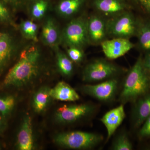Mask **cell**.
<instances>
[{
	"label": "cell",
	"instance_id": "cell-1",
	"mask_svg": "<svg viewBox=\"0 0 150 150\" xmlns=\"http://www.w3.org/2000/svg\"><path fill=\"white\" fill-rule=\"evenodd\" d=\"M41 59L40 48L35 45L28 46L21 52L18 62L7 74L4 84L23 87L30 83L39 73Z\"/></svg>",
	"mask_w": 150,
	"mask_h": 150
},
{
	"label": "cell",
	"instance_id": "cell-2",
	"mask_svg": "<svg viewBox=\"0 0 150 150\" xmlns=\"http://www.w3.org/2000/svg\"><path fill=\"white\" fill-rule=\"evenodd\" d=\"M141 54L126 76L119 97L123 104L134 103L140 97L150 91V76L143 66Z\"/></svg>",
	"mask_w": 150,
	"mask_h": 150
},
{
	"label": "cell",
	"instance_id": "cell-3",
	"mask_svg": "<svg viewBox=\"0 0 150 150\" xmlns=\"http://www.w3.org/2000/svg\"><path fill=\"white\" fill-rule=\"evenodd\" d=\"M101 135L81 131L64 132L54 137V142L60 146L72 149H88L93 148L102 142Z\"/></svg>",
	"mask_w": 150,
	"mask_h": 150
},
{
	"label": "cell",
	"instance_id": "cell-4",
	"mask_svg": "<svg viewBox=\"0 0 150 150\" xmlns=\"http://www.w3.org/2000/svg\"><path fill=\"white\" fill-rule=\"evenodd\" d=\"M88 19L79 17L71 21L61 33V43L68 48L83 49L90 43L88 33Z\"/></svg>",
	"mask_w": 150,
	"mask_h": 150
},
{
	"label": "cell",
	"instance_id": "cell-5",
	"mask_svg": "<svg viewBox=\"0 0 150 150\" xmlns=\"http://www.w3.org/2000/svg\"><path fill=\"white\" fill-rule=\"evenodd\" d=\"M107 35L129 39L136 35L137 18L129 11L111 17L106 21Z\"/></svg>",
	"mask_w": 150,
	"mask_h": 150
},
{
	"label": "cell",
	"instance_id": "cell-6",
	"mask_svg": "<svg viewBox=\"0 0 150 150\" xmlns=\"http://www.w3.org/2000/svg\"><path fill=\"white\" fill-rule=\"evenodd\" d=\"M119 72V68L112 63L103 59H96L85 67L82 79L87 83L102 81L113 78Z\"/></svg>",
	"mask_w": 150,
	"mask_h": 150
},
{
	"label": "cell",
	"instance_id": "cell-7",
	"mask_svg": "<svg viewBox=\"0 0 150 150\" xmlns=\"http://www.w3.org/2000/svg\"><path fill=\"white\" fill-rule=\"evenodd\" d=\"M119 82L115 78L109 79L97 84H86L82 87V91L103 102L111 101L115 97Z\"/></svg>",
	"mask_w": 150,
	"mask_h": 150
},
{
	"label": "cell",
	"instance_id": "cell-8",
	"mask_svg": "<svg viewBox=\"0 0 150 150\" xmlns=\"http://www.w3.org/2000/svg\"><path fill=\"white\" fill-rule=\"evenodd\" d=\"M95 109L94 106L90 104L64 105L57 109L56 118L60 123H73L90 115Z\"/></svg>",
	"mask_w": 150,
	"mask_h": 150
},
{
	"label": "cell",
	"instance_id": "cell-9",
	"mask_svg": "<svg viewBox=\"0 0 150 150\" xmlns=\"http://www.w3.org/2000/svg\"><path fill=\"white\" fill-rule=\"evenodd\" d=\"M100 44L105 55L110 60L124 56L135 46L129 39L120 38L104 40Z\"/></svg>",
	"mask_w": 150,
	"mask_h": 150
},
{
	"label": "cell",
	"instance_id": "cell-10",
	"mask_svg": "<svg viewBox=\"0 0 150 150\" xmlns=\"http://www.w3.org/2000/svg\"><path fill=\"white\" fill-rule=\"evenodd\" d=\"M133 103L132 126L137 132L150 115V91L140 97Z\"/></svg>",
	"mask_w": 150,
	"mask_h": 150
},
{
	"label": "cell",
	"instance_id": "cell-11",
	"mask_svg": "<svg viewBox=\"0 0 150 150\" xmlns=\"http://www.w3.org/2000/svg\"><path fill=\"white\" fill-rule=\"evenodd\" d=\"M61 33L56 21L49 17L44 22L41 32V39L46 46L54 50L59 48L61 43Z\"/></svg>",
	"mask_w": 150,
	"mask_h": 150
},
{
	"label": "cell",
	"instance_id": "cell-12",
	"mask_svg": "<svg viewBox=\"0 0 150 150\" xmlns=\"http://www.w3.org/2000/svg\"><path fill=\"white\" fill-rule=\"evenodd\" d=\"M88 33L90 43H100L107 35L106 21L101 17L92 16L88 19Z\"/></svg>",
	"mask_w": 150,
	"mask_h": 150
},
{
	"label": "cell",
	"instance_id": "cell-13",
	"mask_svg": "<svg viewBox=\"0 0 150 150\" xmlns=\"http://www.w3.org/2000/svg\"><path fill=\"white\" fill-rule=\"evenodd\" d=\"M126 117L123 104L106 112L100 121L106 128L107 131V140L114 134L122 123Z\"/></svg>",
	"mask_w": 150,
	"mask_h": 150
},
{
	"label": "cell",
	"instance_id": "cell-14",
	"mask_svg": "<svg viewBox=\"0 0 150 150\" xmlns=\"http://www.w3.org/2000/svg\"><path fill=\"white\" fill-rule=\"evenodd\" d=\"M93 4L100 13L110 17L128 11L129 8L125 0H93Z\"/></svg>",
	"mask_w": 150,
	"mask_h": 150
},
{
	"label": "cell",
	"instance_id": "cell-15",
	"mask_svg": "<svg viewBox=\"0 0 150 150\" xmlns=\"http://www.w3.org/2000/svg\"><path fill=\"white\" fill-rule=\"evenodd\" d=\"M32 121L29 115L23 118L17 135L18 148L20 150H31L34 146Z\"/></svg>",
	"mask_w": 150,
	"mask_h": 150
},
{
	"label": "cell",
	"instance_id": "cell-16",
	"mask_svg": "<svg viewBox=\"0 0 150 150\" xmlns=\"http://www.w3.org/2000/svg\"><path fill=\"white\" fill-rule=\"evenodd\" d=\"M138 47L144 53H150V20L137 18L136 35Z\"/></svg>",
	"mask_w": 150,
	"mask_h": 150
},
{
	"label": "cell",
	"instance_id": "cell-17",
	"mask_svg": "<svg viewBox=\"0 0 150 150\" xmlns=\"http://www.w3.org/2000/svg\"><path fill=\"white\" fill-rule=\"evenodd\" d=\"M50 93L51 98L60 101L74 102L80 99L74 89L64 81L59 82L54 88H50Z\"/></svg>",
	"mask_w": 150,
	"mask_h": 150
},
{
	"label": "cell",
	"instance_id": "cell-18",
	"mask_svg": "<svg viewBox=\"0 0 150 150\" xmlns=\"http://www.w3.org/2000/svg\"><path fill=\"white\" fill-rule=\"evenodd\" d=\"M14 47L11 35L7 32H0V72L3 71L10 61Z\"/></svg>",
	"mask_w": 150,
	"mask_h": 150
},
{
	"label": "cell",
	"instance_id": "cell-19",
	"mask_svg": "<svg viewBox=\"0 0 150 150\" xmlns=\"http://www.w3.org/2000/svg\"><path fill=\"white\" fill-rule=\"evenodd\" d=\"M86 2V0H59L55 10L60 16L67 18L78 13Z\"/></svg>",
	"mask_w": 150,
	"mask_h": 150
},
{
	"label": "cell",
	"instance_id": "cell-20",
	"mask_svg": "<svg viewBox=\"0 0 150 150\" xmlns=\"http://www.w3.org/2000/svg\"><path fill=\"white\" fill-rule=\"evenodd\" d=\"M51 0H27L25 8L29 11L33 19L40 20L45 15L51 5Z\"/></svg>",
	"mask_w": 150,
	"mask_h": 150
},
{
	"label": "cell",
	"instance_id": "cell-21",
	"mask_svg": "<svg viewBox=\"0 0 150 150\" xmlns=\"http://www.w3.org/2000/svg\"><path fill=\"white\" fill-rule=\"evenodd\" d=\"M50 88L43 87L39 89L34 94L33 98L32 105L35 112H43L48 106L51 98L50 93Z\"/></svg>",
	"mask_w": 150,
	"mask_h": 150
},
{
	"label": "cell",
	"instance_id": "cell-22",
	"mask_svg": "<svg viewBox=\"0 0 150 150\" xmlns=\"http://www.w3.org/2000/svg\"><path fill=\"white\" fill-rule=\"evenodd\" d=\"M57 65L60 72L64 76H70L74 71L73 62L67 55L59 50L56 49Z\"/></svg>",
	"mask_w": 150,
	"mask_h": 150
},
{
	"label": "cell",
	"instance_id": "cell-23",
	"mask_svg": "<svg viewBox=\"0 0 150 150\" xmlns=\"http://www.w3.org/2000/svg\"><path fill=\"white\" fill-rule=\"evenodd\" d=\"M20 29L23 37L34 42L38 41V27L34 22L30 20L22 21L20 24Z\"/></svg>",
	"mask_w": 150,
	"mask_h": 150
},
{
	"label": "cell",
	"instance_id": "cell-24",
	"mask_svg": "<svg viewBox=\"0 0 150 150\" xmlns=\"http://www.w3.org/2000/svg\"><path fill=\"white\" fill-rule=\"evenodd\" d=\"M113 150H131L133 145L129 137L125 133H121L117 136L111 146Z\"/></svg>",
	"mask_w": 150,
	"mask_h": 150
},
{
	"label": "cell",
	"instance_id": "cell-25",
	"mask_svg": "<svg viewBox=\"0 0 150 150\" xmlns=\"http://www.w3.org/2000/svg\"><path fill=\"white\" fill-rule=\"evenodd\" d=\"M137 135L141 143L150 142V115L137 131Z\"/></svg>",
	"mask_w": 150,
	"mask_h": 150
},
{
	"label": "cell",
	"instance_id": "cell-26",
	"mask_svg": "<svg viewBox=\"0 0 150 150\" xmlns=\"http://www.w3.org/2000/svg\"><path fill=\"white\" fill-rule=\"evenodd\" d=\"M15 104V99L12 96L0 97V114L5 115L8 114Z\"/></svg>",
	"mask_w": 150,
	"mask_h": 150
},
{
	"label": "cell",
	"instance_id": "cell-27",
	"mask_svg": "<svg viewBox=\"0 0 150 150\" xmlns=\"http://www.w3.org/2000/svg\"><path fill=\"white\" fill-rule=\"evenodd\" d=\"M67 56L74 63H80L84 58L83 49L76 47H69L67 50Z\"/></svg>",
	"mask_w": 150,
	"mask_h": 150
},
{
	"label": "cell",
	"instance_id": "cell-28",
	"mask_svg": "<svg viewBox=\"0 0 150 150\" xmlns=\"http://www.w3.org/2000/svg\"><path fill=\"white\" fill-rule=\"evenodd\" d=\"M9 8L5 3L0 1V23H13Z\"/></svg>",
	"mask_w": 150,
	"mask_h": 150
},
{
	"label": "cell",
	"instance_id": "cell-29",
	"mask_svg": "<svg viewBox=\"0 0 150 150\" xmlns=\"http://www.w3.org/2000/svg\"><path fill=\"white\" fill-rule=\"evenodd\" d=\"M14 10L24 8L27 0H0Z\"/></svg>",
	"mask_w": 150,
	"mask_h": 150
},
{
	"label": "cell",
	"instance_id": "cell-30",
	"mask_svg": "<svg viewBox=\"0 0 150 150\" xmlns=\"http://www.w3.org/2000/svg\"><path fill=\"white\" fill-rule=\"evenodd\" d=\"M150 17V0H132Z\"/></svg>",
	"mask_w": 150,
	"mask_h": 150
},
{
	"label": "cell",
	"instance_id": "cell-31",
	"mask_svg": "<svg viewBox=\"0 0 150 150\" xmlns=\"http://www.w3.org/2000/svg\"><path fill=\"white\" fill-rule=\"evenodd\" d=\"M143 66L146 72L150 76V53H146L143 55Z\"/></svg>",
	"mask_w": 150,
	"mask_h": 150
},
{
	"label": "cell",
	"instance_id": "cell-32",
	"mask_svg": "<svg viewBox=\"0 0 150 150\" xmlns=\"http://www.w3.org/2000/svg\"><path fill=\"white\" fill-rule=\"evenodd\" d=\"M1 118L0 117V126H1Z\"/></svg>",
	"mask_w": 150,
	"mask_h": 150
}]
</instances>
